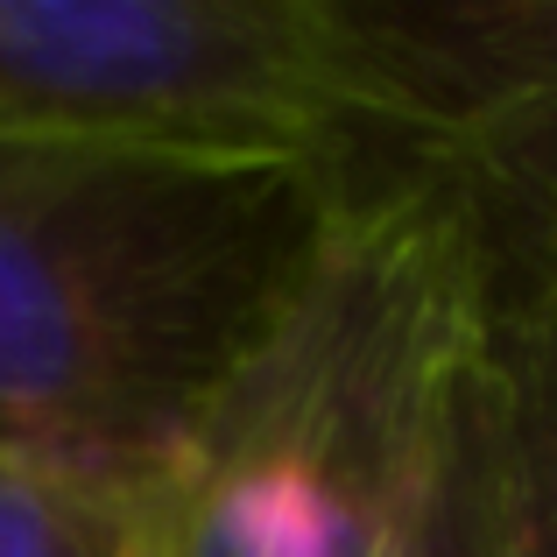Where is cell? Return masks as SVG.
<instances>
[{
    "mask_svg": "<svg viewBox=\"0 0 557 557\" xmlns=\"http://www.w3.org/2000/svg\"><path fill=\"white\" fill-rule=\"evenodd\" d=\"M536 156L354 170L269 325L121 502L127 557H381L536 269L508 240V177Z\"/></svg>",
    "mask_w": 557,
    "mask_h": 557,
    "instance_id": "6da1fadb",
    "label": "cell"
},
{
    "mask_svg": "<svg viewBox=\"0 0 557 557\" xmlns=\"http://www.w3.org/2000/svg\"><path fill=\"white\" fill-rule=\"evenodd\" d=\"M346 177L0 141V459L135 502L297 283Z\"/></svg>",
    "mask_w": 557,
    "mask_h": 557,
    "instance_id": "7a4b0ae2",
    "label": "cell"
},
{
    "mask_svg": "<svg viewBox=\"0 0 557 557\" xmlns=\"http://www.w3.org/2000/svg\"><path fill=\"white\" fill-rule=\"evenodd\" d=\"M550 8L0 0V141L360 170L522 156L550 127Z\"/></svg>",
    "mask_w": 557,
    "mask_h": 557,
    "instance_id": "3957f363",
    "label": "cell"
},
{
    "mask_svg": "<svg viewBox=\"0 0 557 557\" xmlns=\"http://www.w3.org/2000/svg\"><path fill=\"white\" fill-rule=\"evenodd\" d=\"M0 557H127L121 508L0 459Z\"/></svg>",
    "mask_w": 557,
    "mask_h": 557,
    "instance_id": "277c9868",
    "label": "cell"
},
{
    "mask_svg": "<svg viewBox=\"0 0 557 557\" xmlns=\"http://www.w3.org/2000/svg\"><path fill=\"white\" fill-rule=\"evenodd\" d=\"M480 381V374H473ZM381 557H480V502H473V388H466L459 417L445 431L431 480L417 487V502L403 508V522L388 530Z\"/></svg>",
    "mask_w": 557,
    "mask_h": 557,
    "instance_id": "5b68a950",
    "label": "cell"
}]
</instances>
